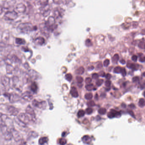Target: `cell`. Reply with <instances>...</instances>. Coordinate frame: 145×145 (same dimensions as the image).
Segmentation results:
<instances>
[{"instance_id": "1", "label": "cell", "mask_w": 145, "mask_h": 145, "mask_svg": "<svg viewBox=\"0 0 145 145\" xmlns=\"http://www.w3.org/2000/svg\"><path fill=\"white\" fill-rule=\"evenodd\" d=\"M36 29V26H33V24L30 23H20L18 26V29L19 31L23 33H28Z\"/></svg>"}, {"instance_id": "2", "label": "cell", "mask_w": 145, "mask_h": 145, "mask_svg": "<svg viewBox=\"0 0 145 145\" xmlns=\"http://www.w3.org/2000/svg\"><path fill=\"white\" fill-rule=\"evenodd\" d=\"M0 118L3 124L7 127L9 130L14 128V125L13 120L6 115L1 114L0 115Z\"/></svg>"}, {"instance_id": "3", "label": "cell", "mask_w": 145, "mask_h": 145, "mask_svg": "<svg viewBox=\"0 0 145 145\" xmlns=\"http://www.w3.org/2000/svg\"><path fill=\"white\" fill-rule=\"evenodd\" d=\"M0 130L4 139L6 141H10L12 138V135L10 130H9L4 125H2L0 127Z\"/></svg>"}, {"instance_id": "4", "label": "cell", "mask_w": 145, "mask_h": 145, "mask_svg": "<svg viewBox=\"0 0 145 145\" xmlns=\"http://www.w3.org/2000/svg\"><path fill=\"white\" fill-rule=\"evenodd\" d=\"M18 17V13L15 11H8L5 13L3 16L6 20H13Z\"/></svg>"}, {"instance_id": "5", "label": "cell", "mask_w": 145, "mask_h": 145, "mask_svg": "<svg viewBox=\"0 0 145 145\" xmlns=\"http://www.w3.org/2000/svg\"><path fill=\"white\" fill-rule=\"evenodd\" d=\"M26 114L28 116L30 121H35L36 120V115L34 109L30 106H28L26 108Z\"/></svg>"}, {"instance_id": "6", "label": "cell", "mask_w": 145, "mask_h": 145, "mask_svg": "<svg viewBox=\"0 0 145 145\" xmlns=\"http://www.w3.org/2000/svg\"><path fill=\"white\" fill-rule=\"evenodd\" d=\"M10 131L12 135V137L14 138V140L16 141V142H18L21 141L23 139V137L20 133L17 131V130L14 128L10 130Z\"/></svg>"}, {"instance_id": "7", "label": "cell", "mask_w": 145, "mask_h": 145, "mask_svg": "<svg viewBox=\"0 0 145 145\" xmlns=\"http://www.w3.org/2000/svg\"><path fill=\"white\" fill-rule=\"evenodd\" d=\"M17 118L20 122L26 125L29 124V122L31 121L26 114L23 113H21L20 114H19Z\"/></svg>"}, {"instance_id": "8", "label": "cell", "mask_w": 145, "mask_h": 145, "mask_svg": "<svg viewBox=\"0 0 145 145\" xmlns=\"http://www.w3.org/2000/svg\"><path fill=\"white\" fill-rule=\"evenodd\" d=\"M32 104L34 107L40 109H44L46 107V103L45 101H39L36 100H34L32 102Z\"/></svg>"}, {"instance_id": "9", "label": "cell", "mask_w": 145, "mask_h": 145, "mask_svg": "<svg viewBox=\"0 0 145 145\" xmlns=\"http://www.w3.org/2000/svg\"><path fill=\"white\" fill-rule=\"evenodd\" d=\"M39 27L40 29V31L42 33L45 35L46 36H48L49 35V30L48 27L46 26V24L44 23H42L39 25Z\"/></svg>"}, {"instance_id": "10", "label": "cell", "mask_w": 145, "mask_h": 145, "mask_svg": "<svg viewBox=\"0 0 145 145\" xmlns=\"http://www.w3.org/2000/svg\"><path fill=\"white\" fill-rule=\"evenodd\" d=\"M8 113L13 116H17L19 113L18 110L13 106H9L7 108Z\"/></svg>"}, {"instance_id": "11", "label": "cell", "mask_w": 145, "mask_h": 145, "mask_svg": "<svg viewBox=\"0 0 145 145\" xmlns=\"http://www.w3.org/2000/svg\"><path fill=\"white\" fill-rule=\"evenodd\" d=\"M26 6L23 3H19L16 5V11L20 13H23L26 10Z\"/></svg>"}, {"instance_id": "12", "label": "cell", "mask_w": 145, "mask_h": 145, "mask_svg": "<svg viewBox=\"0 0 145 145\" xmlns=\"http://www.w3.org/2000/svg\"><path fill=\"white\" fill-rule=\"evenodd\" d=\"M21 97L26 101H30L33 99V96L31 93L29 91H26L22 94Z\"/></svg>"}, {"instance_id": "13", "label": "cell", "mask_w": 145, "mask_h": 145, "mask_svg": "<svg viewBox=\"0 0 145 145\" xmlns=\"http://www.w3.org/2000/svg\"><path fill=\"white\" fill-rule=\"evenodd\" d=\"M55 23V20L54 17H50L49 18L46 24V26L48 27L49 29H53V26H54Z\"/></svg>"}, {"instance_id": "14", "label": "cell", "mask_w": 145, "mask_h": 145, "mask_svg": "<svg viewBox=\"0 0 145 145\" xmlns=\"http://www.w3.org/2000/svg\"><path fill=\"white\" fill-rule=\"evenodd\" d=\"M16 1L15 0H6L3 3V6L5 9H9L14 6Z\"/></svg>"}, {"instance_id": "15", "label": "cell", "mask_w": 145, "mask_h": 145, "mask_svg": "<svg viewBox=\"0 0 145 145\" xmlns=\"http://www.w3.org/2000/svg\"><path fill=\"white\" fill-rule=\"evenodd\" d=\"M1 82L4 87H7L10 83V78L6 76H3L2 77Z\"/></svg>"}, {"instance_id": "16", "label": "cell", "mask_w": 145, "mask_h": 145, "mask_svg": "<svg viewBox=\"0 0 145 145\" xmlns=\"http://www.w3.org/2000/svg\"><path fill=\"white\" fill-rule=\"evenodd\" d=\"M121 116V114L120 112L114 110H111L110 112L108 114V117L109 118H113L114 117H119Z\"/></svg>"}, {"instance_id": "17", "label": "cell", "mask_w": 145, "mask_h": 145, "mask_svg": "<svg viewBox=\"0 0 145 145\" xmlns=\"http://www.w3.org/2000/svg\"><path fill=\"white\" fill-rule=\"evenodd\" d=\"M10 34L9 31L8 30H5L3 31L1 36L2 40L4 42H6L9 39Z\"/></svg>"}, {"instance_id": "18", "label": "cell", "mask_w": 145, "mask_h": 145, "mask_svg": "<svg viewBox=\"0 0 145 145\" xmlns=\"http://www.w3.org/2000/svg\"><path fill=\"white\" fill-rule=\"evenodd\" d=\"M50 10L49 7H47V5L43 7L41 9V13L45 17L47 16L50 14Z\"/></svg>"}, {"instance_id": "19", "label": "cell", "mask_w": 145, "mask_h": 145, "mask_svg": "<svg viewBox=\"0 0 145 145\" xmlns=\"http://www.w3.org/2000/svg\"><path fill=\"white\" fill-rule=\"evenodd\" d=\"M45 39L43 37H39L35 39V42L38 45H42L45 43Z\"/></svg>"}, {"instance_id": "20", "label": "cell", "mask_w": 145, "mask_h": 145, "mask_svg": "<svg viewBox=\"0 0 145 145\" xmlns=\"http://www.w3.org/2000/svg\"><path fill=\"white\" fill-rule=\"evenodd\" d=\"M70 93L73 97H77L78 96V94L75 87H73L71 89Z\"/></svg>"}, {"instance_id": "21", "label": "cell", "mask_w": 145, "mask_h": 145, "mask_svg": "<svg viewBox=\"0 0 145 145\" xmlns=\"http://www.w3.org/2000/svg\"><path fill=\"white\" fill-rule=\"evenodd\" d=\"M48 141V138L47 137H42L39 140V144L40 145H43L47 143Z\"/></svg>"}, {"instance_id": "22", "label": "cell", "mask_w": 145, "mask_h": 145, "mask_svg": "<svg viewBox=\"0 0 145 145\" xmlns=\"http://www.w3.org/2000/svg\"><path fill=\"white\" fill-rule=\"evenodd\" d=\"M84 72V68H83V66H80L75 71L76 74H79V75L83 74Z\"/></svg>"}, {"instance_id": "23", "label": "cell", "mask_w": 145, "mask_h": 145, "mask_svg": "<svg viewBox=\"0 0 145 145\" xmlns=\"http://www.w3.org/2000/svg\"><path fill=\"white\" fill-rule=\"evenodd\" d=\"M9 58L12 61H13V62H16V63H20V59L18 58V57H17V56L15 55H11L10 58Z\"/></svg>"}, {"instance_id": "24", "label": "cell", "mask_w": 145, "mask_h": 145, "mask_svg": "<svg viewBox=\"0 0 145 145\" xmlns=\"http://www.w3.org/2000/svg\"><path fill=\"white\" fill-rule=\"evenodd\" d=\"M16 43L21 45V44H24L25 43V40L23 39L20 38H16Z\"/></svg>"}, {"instance_id": "25", "label": "cell", "mask_w": 145, "mask_h": 145, "mask_svg": "<svg viewBox=\"0 0 145 145\" xmlns=\"http://www.w3.org/2000/svg\"><path fill=\"white\" fill-rule=\"evenodd\" d=\"M31 89L33 91L36 92L37 91V84L35 83L34 82L33 83L31 86Z\"/></svg>"}, {"instance_id": "26", "label": "cell", "mask_w": 145, "mask_h": 145, "mask_svg": "<svg viewBox=\"0 0 145 145\" xmlns=\"http://www.w3.org/2000/svg\"><path fill=\"white\" fill-rule=\"evenodd\" d=\"M119 59V55L117 54H115L112 58V61L114 63H117Z\"/></svg>"}, {"instance_id": "27", "label": "cell", "mask_w": 145, "mask_h": 145, "mask_svg": "<svg viewBox=\"0 0 145 145\" xmlns=\"http://www.w3.org/2000/svg\"><path fill=\"white\" fill-rule=\"evenodd\" d=\"M94 86L93 84H88L86 86V88L88 91H91L94 89Z\"/></svg>"}, {"instance_id": "28", "label": "cell", "mask_w": 145, "mask_h": 145, "mask_svg": "<svg viewBox=\"0 0 145 145\" xmlns=\"http://www.w3.org/2000/svg\"><path fill=\"white\" fill-rule=\"evenodd\" d=\"M82 140H83V142H85V143H89L88 142H90V137L89 136H87V135H86V136H84L83 137V138H82Z\"/></svg>"}, {"instance_id": "29", "label": "cell", "mask_w": 145, "mask_h": 145, "mask_svg": "<svg viewBox=\"0 0 145 145\" xmlns=\"http://www.w3.org/2000/svg\"><path fill=\"white\" fill-rule=\"evenodd\" d=\"M85 98L87 100H91L93 97V94L91 93H88L85 94Z\"/></svg>"}, {"instance_id": "30", "label": "cell", "mask_w": 145, "mask_h": 145, "mask_svg": "<svg viewBox=\"0 0 145 145\" xmlns=\"http://www.w3.org/2000/svg\"><path fill=\"white\" fill-rule=\"evenodd\" d=\"M65 78L69 81H71L72 79V76L71 74H67L65 75Z\"/></svg>"}, {"instance_id": "31", "label": "cell", "mask_w": 145, "mask_h": 145, "mask_svg": "<svg viewBox=\"0 0 145 145\" xmlns=\"http://www.w3.org/2000/svg\"><path fill=\"white\" fill-rule=\"evenodd\" d=\"M121 69L122 68H121L120 66H116V67L114 68V73H120L121 72Z\"/></svg>"}, {"instance_id": "32", "label": "cell", "mask_w": 145, "mask_h": 145, "mask_svg": "<svg viewBox=\"0 0 145 145\" xmlns=\"http://www.w3.org/2000/svg\"><path fill=\"white\" fill-rule=\"evenodd\" d=\"M13 70V67L11 65H8L7 66V72L8 73H11L12 72Z\"/></svg>"}, {"instance_id": "33", "label": "cell", "mask_w": 145, "mask_h": 145, "mask_svg": "<svg viewBox=\"0 0 145 145\" xmlns=\"http://www.w3.org/2000/svg\"><path fill=\"white\" fill-rule=\"evenodd\" d=\"M85 44H86V45L87 46H91L92 45V42L89 39H87V40H86Z\"/></svg>"}, {"instance_id": "34", "label": "cell", "mask_w": 145, "mask_h": 145, "mask_svg": "<svg viewBox=\"0 0 145 145\" xmlns=\"http://www.w3.org/2000/svg\"><path fill=\"white\" fill-rule=\"evenodd\" d=\"M76 80H77V82L79 83H82L83 82V77L80 76H77L76 77Z\"/></svg>"}, {"instance_id": "35", "label": "cell", "mask_w": 145, "mask_h": 145, "mask_svg": "<svg viewBox=\"0 0 145 145\" xmlns=\"http://www.w3.org/2000/svg\"><path fill=\"white\" fill-rule=\"evenodd\" d=\"M139 105L141 107H144L145 105V100L144 98H141L139 100Z\"/></svg>"}, {"instance_id": "36", "label": "cell", "mask_w": 145, "mask_h": 145, "mask_svg": "<svg viewBox=\"0 0 145 145\" xmlns=\"http://www.w3.org/2000/svg\"><path fill=\"white\" fill-rule=\"evenodd\" d=\"M77 115H78V116L79 117H83V116L85 115V111H84L83 110H80V111H78V112Z\"/></svg>"}, {"instance_id": "37", "label": "cell", "mask_w": 145, "mask_h": 145, "mask_svg": "<svg viewBox=\"0 0 145 145\" xmlns=\"http://www.w3.org/2000/svg\"><path fill=\"white\" fill-rule=\"evenodd\" d=\"M107 110L105 109V108H101L98 111V112L101 114H105L106 113Z\"/></svg>"}, {"instance_id": "38", "label": "cell", "mask_w": 145, "mask_h": 145, "mask_svg": "<svg viewBox=\"0 0 145 145\" xmlns=\"http://www.w3.org/2000/svg\"><path fill=\"white\" fill-rule=\"evenodd\" d=\"M103 83H104V80L99 79L96 82V85H97V86L100 87L101 85H102Z\"/></svg>"}, {"instance_id": "39", "label": "cell", "mask_w": 145, "mask_h": 145, "mask_svg": "<svg viewBox=\"0 0 145 145\" xmlns=\"http://www.w3.org/2000/svg\"><path fill=\"white\" fill-rule=\"evenodd\" d=\"M103 67V65L101 62H99L98 63H97V65L96 66V70H100V69H101Z\"/></svg>"}, {"instance_id": "40", "label": "cell", "mask_w": 145, "mask_h": 145, "mask_svg": "<svg viewBox=\"0 0 145 145\" xmlns=\"http://www.w3.org/2000/svg\"><path fill=\"white\" fill-rule=\"evenodd\" d=\"M138 46L141 49H144L145 48V43H144V42H141L138 44Z\"/></svg>"}, {"instance_id": "41", "label": "cell", "mask_w": 145, "mask_h": 145, "mask_svg": "<svg viewBox=\"0 0 145 145\" xmlns=\"http://www.w3.org/2000/svg\"><path fill=\"white\" fill-rule=\"evenodd\" d=\"M110 63V60L109 59H106L104 60V66L107 67L109 65Z\"/></svg>"}, {"instance_id": "42", "label": "cell", "mask_w": 145, "mask_h": 145, "mask_svg": "<svg viewBox=\"0 0 145 145\" xmlns=\"http://www.w3.org/2000/svg\"><path fill=\"white\" fill-rule=\"evenodd\" d=\"M66 143V140L64 138H61L60 140V144L61 145H64Z\"/></svg>"}, {"instance_id": "43", "label": "cell", "mask_w": 145, "mask_h": 145, "mask_svg": "<svg viewBox=\"0 0 145 145\" xmlns=\"http://www.w3.org/2000/svg\"><path fill=\"white\" fill-rule=\"evenodd\" d=\"M143 55V54L141 53V54L139 55L140 56V59H139V60H140V62H144L145 61V57L144 56L143 57H142Z\"/></svg>"}, {"instance_id": "44", "label": "cell", "mask_w": 145, "mask_h": 145, "mask_svg": "<svg viewBox=\"0 0 145 145\" xmlns=\"http://www.w3.org/2000/svg\"><path fill=\"white\" fill-rule=\"evenodd\" d=\"M120 73H121L122 75L123 76H125L127 75V71H126V70L124 68H122L121 72Z\"/></svg>"}, {"instance_id": "45", "label": "cell", "mask_w": 145, "mask_h": 145, "mask_svg": "<svg viewBox=\"0 0 145 145\" xmlns=\"http://www.w3.org/2000/svg\"><path fill=\"white\" fill-rule=\"evenodd\" d=\"M105 84L106 87H110V85L111 84V82L110 80H107L105 82Z\"/></svg>"}, {"instance_id": "46", "label": "cell", "mask_w": 145, "mask_h": 145, "mask_svg": "<svg viewBox=\"0 0 145 145\" xmlns=\"http://www.w3.org/2000/svg\"><path fill=\"white\" fill-rule=\"evenodd\" d=\"M91 81H92V80L90 77H87L85 80V82L87 84H90L91 83Z\"/></svg>"}, {"instance_id": "47", "label": "cell", "mask_w": 145, "mask_h": 145, "mask_svg": "<svg viewBox=\"0 0 145 145\" xmlns=\"http://www.w3.org/2000/svg\"><path fill=\"white\" fill-rule=\"evenodd\" d=\"M86 111H87V113L88 114H91V113L92 112L93 109L91 108H88L86 110Z\"/></svg>"}, {"instance_id": "48", "label": "cell", "mask_w": 145, "mask_h": 145, "mask_svg": "<svg viewBox=\"0 0 145 145\" xmlns=\"http://www.w3.org/2000/svg\"><path fill=\"white\" fill-rule=\"evenodd\" d=\"M92 77L93 78H94V79H97L98 78L99 75H98V74L95 73L93 74L92 75Z\"/></svg>"}, {"instance_id": "49", "label": "cell", "mask_w": 145, "mask_h": 145, "mask_svg": "<svg viewBox=\"0 0 145 145\" xmlns=\"http://www.w3.org/2000/svg\"><path fill=\"white\" fill-rule=\"evenodd\" d=\"M87 104H88V106H89L90 107H92V106H94L95 105L94 102L93 101H92V100L89 101Z\"/></svg>"}, {"instance_id": "50", "label": "cell", "mask_w": 145, "mask_h": 145, "mask_svg": "<svg viewBox=\"0 0 145 145\" xmlns=\"http://www.w3.org/2000/svg\"><path fill=\"white\" fill-rule=\"evenodd\" d=\"M98 74V75L100 76L101 77H104V76H106V74L104 71H101L100 72H99V74Z\"/></svg>"}, {"instance_id": "51", "label": "cell", "mask_w": 145, "mask_h": 145, "mask_svg": "<svg viewBox=\"0 0 145 145\" xmlns=\"http://www.w3.org/2000/svg\"><path fill=\"white\" fill-rule=\"evenodd\" d=\"M137 59H138V57H137V56L135 55H133L132 57V60L133 61H135V62H136V61H137Z\"/></svg>"}, {"instance_id": "52", "label": "cell", "mask_w": 145, "mask_h": 145, "mask_svg": "<svg viewBox=\"0 0 145 145\" xmlns=\"http://www.w3.org/2000/svg\"><path fill=\"white\" fill-rule=\"evenodd\" d=\"M139 80V77H138L137 76L133 78L132 80L134 82H137V81H138Z\"/></svg>"}, {"instance_id": "53", "label": "cell", "mask_w": 145, "mask_h": 145, "mask_svg": "<svg viewBox=\"0 0 145 145\" xmlns=\"http://www.w3.org/2000/svg\"><path fill=\"white\" fill-rule=\"evenodd\" d=\"M105 76H106V78L108 79V80H109V79H110L111 77V74H110L109 73L107 74H106V75Z\"/></svg>"}, {"instance_id": "54", "label": "cell", "mask_w": 145, "mask_h": 145, "mask_svg": "<svg viewBox=\"0 0 145 145\" xmlns=\"http://www.w3.org/2000/svg\"><path fill=\"white\" fill-rule=\"evenodd\" d=\"M94 67L93 66H90V67H88V70H90V71L92 70H94Z\"/></svg>"}, {"instance_id": "55", "label": "cell", "mask_w": 145, "mask_h": 145, "mask_svg": "<svg viewBox=\"0 0 145 145\" xmlns=\"http://www.w3.org/2000/svg\"><path fill=\"white\" fill-rule=\"evenodd\" d=\"M120 63L122 64H125L126 63V61L124 59H122L120 60Z\"/></svg>"}, {"instance_id": "56", "label": "cell", "mask_w": 145, "mask_h": 145, "mask_svg": "<svg viewBox=\"0 0 145 145\" xmlns=\"http://www.w3.org/2000/svg\"><path fill=\"white\" fill-rule=\"evenodd\" d=\"M3 12V7L0 5V15Z\"/></svg>"}, {"instance_id": "57", "label": "cell", "mask_w": 145, "mask_h": 145, "mask_svg": "<svg viewBox=\"0 0 145 145\" xmlns=\"http://www.w3.org/2000/svg\"><path fill=\"white\" fill-rule=\"evenodd\" d=\"M2 125V124H0V127H1V126Z\"/></svg>"}, {"instance_id": "58", "label": "cell", "mask_w": 145, "mask_h": 145, "mask_svg": "<svg viewBox=\"0 0 145 145\" xmlns=\"http://www.w3.org/2000/svg\"></svg>"}]
</instances>
